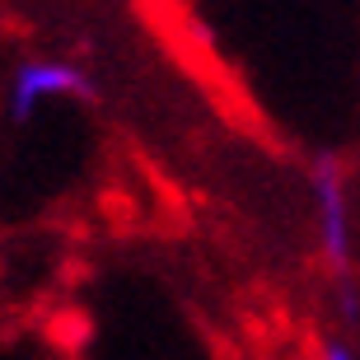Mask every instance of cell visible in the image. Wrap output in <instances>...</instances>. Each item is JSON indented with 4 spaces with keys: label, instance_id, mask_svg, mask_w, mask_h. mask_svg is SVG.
Here are the masks:
<instances>
[{
    "label": "cell",
    "instance_id": "3",
    "mask_svg": "<svg viewBox=\"0 0 360 360\" xmlns=\"http://www.w3.org/2000/svg\"><path fill=\"white\" fill-rule=\"evenodd\" d=\"M337 309H342V323H360V290L356 281H337Z\"/></svg>",
    "mask_w": 360,
    "mask_h": 360
},
{
    "label": "cell",
    "instance_id": "2",
    "mask_svg": "<svg viewBox=\"0 0 360 360\" xmlns=\"http://www.w3.org/2000/svg\"><path fill=\"white\" fill-rule=\"evenodd\" d=\"M61 98H94V84L80 66L61 56H28L10 75V117L28 122L38 108L61 103Z\"/></svg>",
    "mask_w": 360,
    "mask_h": 360
},
{
    "label": "cell",
    "instance_id": "1",
    "mask_svg": "<svg viewBox=\"0 0 360 360\" xmlns=\"http://www.w3.org/2000/svg\"><path fill=\"white\" fill-rule=\"evenodd\" d=\"M309 206H314L319 257L337 281H347L356 262V206H351V183L337 155H319L309 164Z\"/></svg>",
    "mask_w": 360,
    "mask_h": 360
},
{
    "label": "cell",
    "instance_id": "4",
    "mask_svg": "<svg viewBox=\"0 0 360 360\" xmlns=\"http://www.w3.org/2000/svg\"><path fill=\"white\" fill-rule=\"evenodd\" d=\"M314 360H360V356H356V347H351V342H342V337H328V342H319Z\"/></svg>",
    "mask_w": 360,
    "mask_h": 360
}]
</instances>
